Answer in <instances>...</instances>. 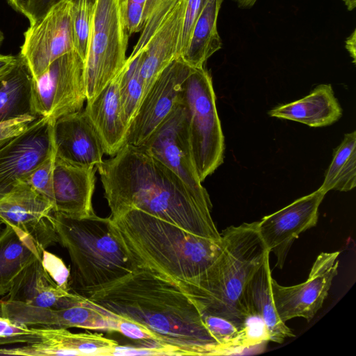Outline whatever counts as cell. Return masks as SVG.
Masks as SVG:
<instances>
[{
  "instance_id": "cell-22",
  "label": "cell",
  "mask_w": 356,
  "mask_h": 356,
  "mask_svg": "<svg viewBox=\"0 0 356 356\" xmlns=\"http://www.w3.org/2000/svg\"><path fill=\"white\" fill-rule=\"evenodd\" d=\"M271 271L268 255L254 273L244 291V304L249 316H257L264 323L268 340L282 343L295 337L279 317L271 289Z\"/></svg>"
},
{
  "instance_id": "cell-19",
  "label": "cell",
  "mask_w": 356,
  "mask_h": 356,
  "mask_svg": "<svg viewBox=\"0 0 356 356\" xmlns=\"http://www.w3.org/2000/svg\"><path fill=\"white\" fill-rule=\"evenodd\" d=\"M185 6L186 0H175L143 51V97L161 72L179 57Z\"/></svg>"
},
{
  "instance_id": "cell-16",
  "label": "cell",
  "mask_w": 356,
  "mask_h": 356,
  "mask_svg": "<svg viewBox=\"0 0 356 356\" xmlns=\"http://www.w3.org/2000/svg\"><path fill=\"white\" fill-rule=\"evenodd\" d=\"M325 195L318 188L258 222V230L267 250L276 257L277 268H282L299 235L316 225L318 208Z\"/></svg>"
},
{
  "instance_id": "cell-29",
  "label": "cell",
  "mask_w": 356,
  "mask_h": 356,
  "mask_svg": "<svg viewBox=\"0 0 356 356\" xmlns=\"http://www.w3.org/2000/svg\"><path fill=\"white\" fill-rule=\"evenodd\" d=\"M143 52L136 57L127 58L120 71L118 92L123 120L129 127L144 95L143 81L140 74Z\"/></svg>"
},
{
  "instance_id": "cell-2",
  "label": "cell",
  "mask_w": 356,
  "mask_h": 356,
  "mask_svg": "<svg viewBox=\"0 0 356 356\" xmlns=\"http://www.w3.org/2000/svg\"><path fill=\"white\" fill-rule=\"evenodd\" d=\"M111 219L137 209L195 235L221 240L212 204L199 199L170 169L140 146L125 144L97 167Z\"/></svg>"
},
{
  "instance_id": "cell-30",
  "label": "cell",
  "mask_w": 356,
  "mask_h": 356,
  "mask_svg": "<svg viewBox=\"0 0 356 356\" xmlns=\"http://www.w3.org/2000/svg\"><path fill=\"white\" fill-rule=\"evenodd\" d=\"M94 0H74L72 28L75 51L85 61L89 40Z\"/></svg>"
},
{
  "instance_id": "cell-31",
  "label": "cell",
  "mask_w": 356,
  "mask_h": 356,
  "mask_svg": "<svg viewBox=\"0 0 356 356\" xmlns=\"http://www.w3.org/2000/svg\"><path fill=\"white\" fill-rule=\"evenodd\" d=\"M56 157L54 152L38 165H37L24 179L26 183L47 197L54 204L53 196V170Z\"/></svg>"
},
{
  "instance_id": "cell-26",
  "label": "cell",
  "mask_w": 356,
  "mask_h": 356,
  "mask_svg": "<svg viewBox=\"0 0 356 356\" xmlns=\"http://www.w3.org/2000/svg\"><path fill=\"white\" fill-rule=\"evenodd\" d=\"M31 71L19 54L13 70L0 82V122L23 116H36L32 102Z\"/></svg>"
},
{
  "instance_id": "cell-28",
  "label": "cell",
  "mask_w": 356,
  "mask_h": 356,
  "mask_svg": "<svg viewBox=\"0 0 356 356\" xmlns=\"http://www.w3.org/2000/svg\"><path fill=\"white\" fill-rule=\"evenodd\" d=\"M356 186V132L346 134L334 149L332 161L319 189L326 194L334 190L346 192Z\"/></svg>"
},
{
  "instance_id": "cell-39",
  "label": "cell",
  "mask_w": 356,
  "mask_h": 356,
  "mask_svg": "<svg viewBox=\"0 0 356 356\" xmlns=\"http://www.w3.org/2000/svg\"><path fill=\"white\" fill-rule=\"evenodd\" d=\"M356 31H353L352 34L346 40L345 47L353 58V63H355L356 58Z\"/></svg>"
},
{
  "instance_id": "cell-25",
  "label": "cell",
  "mask_w": 356,
  "mask_h": 356,
  "mask_svg": "<svg viewBox=\"0 0 356 356\" xmlns=\"http://www.w3.org/2000/svg\"><path fill=\"white\" fill-rule=\"evenodd\" d=\"M222 0H208L192 30L181 58L194 68L203 67L209 58L222 48L217 20Z\"/></svg>"
},
{
  "instance_id": "cell-33",
  "label": "cell",
  "mask_w": 356,
  "mask_h": 356,
  "mask_svg": "<svg viewBox=\"0 0 356 356\" xmlns=\"http://www.w3.org/2000/svg\"><path fill=\"white\" fill-rule=\"evenodd\" d=\"M207 1L186 0L184 25L179 44V57L186 48L193 26Z\"/></svg>"
},
{
  "instance_id": "cell-17",
  "label": "cell",
  "mask_w": 356,
  "mask_h": 356,
  "mask_svg": "<svg viewBox=\"0 0 356 356\" xmlns=\"http://www.w3.org/2000/svg\"><path fill=\"white\" fill-rule=\"evenodd\" d=\"M53 141L56 156L69 163L97 168L104 161L103 144L85 111L57 119Z\"/></svg>"
},
{
  "instance_id": "cell-3",
  "label": "cell",
  "mask_w": 356,
  "mask_h": 356,
  "mask_svg": "<svg viewBox=\"0 0 356 356\" xmlns=\"http://www.w3.org/2000/svg\"><path fill=\"white\" fill-rule=\"evenodd\" d=\"M221 235L222 249L215 261L191 280L175 281L202 315L247 323L245 286L270 252L258 230V222L230 226Z\"/></svg>"
},
{
  "instance_id": "cell-8",
  "label": "cell",
  "mask_w": 356,
  "mask_h": 356,
  "mask_svg": "<svg viewBox=\"0 0 356 356\" xmlns=\"http://www.w3.org/2000/svg\"><path fill=\"white\" fill-rule=\"evenodd\" d=\"M87 99L84 61L74 50L55 60L32 81V102L38 117L56 121L82 110Z\"/></svg>"
},
{
  "instance_id": "cell-32",
  "label": "cell",
  "mask_w": 356,
  "mask_h": 356,
  "mask_svg": "<svg viewBox=\"0 0 356 356\" xmlns=\"http://www.w3.org/2000/svg\"><path fill=\"white\" fill-rule=\"evenodd\" d=\"M41 261L43 268L51 278L60 287L70 291L68 282L70 270L66 267L63 260L44 249L42 253Z\"/></svg>"
},
{
  "instance_id": "cell-40",
  "label": "cell",
  "mask_w": 356,
  "mask_h": 356,
  "mask_svg": "<svg viewBox=\"0 0 356 356\" xmlns=\"http://www.w3.org/2000/svg\"><path fill=\"white\" fill-rule=\"evenodd\" d=\"M239 8H252L257 0H233Z\"/></svg>"
},
{
  "instance_id": "cell-9",
  "label": "cell",
  "mask_w": 356,
  "mask_h": 356,
  "mask_svg": "<svg viewBox=\"0 0 356 356\" xmlns=\"http://www.w3.org/2000/svg\"><path fill=\"white\" fill-rule=\"evenodd\" d=\"M74 0H60L24 33L19 53L36 79L60 56L75 50L72 28Z\"/></svg>"
},
{
  "instance_id": "cell-12",
  "label": "cell",
  "mask_w": 356,
  "mask_h": 356,
  "mask_svg": "<svg viewBox=\"0 0 356 356\" xmlns=\"http://www.w3.org/2000/svg\"><path fill=\"white\" fill-rule=\"evenodd\" d=\"M54 122L38 117L23 132L0 144V199L54 152Z\"/></svg>"
},
{
  "instance_id": "cell-14",
  "label": "cell",
  "mask_w": 356,
  "mask_h": 356,
  "mask_svg": "<svg viewBox=\"0 0 356 356\" xmlns=\"http://www.w3.org/2000/svg\"><path fill=\"white\" fill-rule=\"evenodd\" d=\"M53 212V203L24 181L0 199V222L24 232L43 249L59 243Z\"/></svg>"
},
{
  "instance_id": "cell-36",
  "label": "cell",
  "mask_w": 356,
  "mask_h": 356,
  "mask_svg": "<svg viewBox=\"0 0 356 356\" xmlns=\"http://www.w3.org/2000/svg\"><path fill=\"white\" fill-rule=\"evenodd\" d=\"M32 332L26 324L10 319L8 317L0 316V338H10Z\"/></svg>"
},
{
  "instance_id": "cell-6",
  "label": "cell",
  "mask_w": 356,
  "mask_h": 356,
  "mask_svg": "<svg viewBox=\"0 0 356 356\" xmlns=\"http://www.w3.org/2000/svg\"><path fill=\"white\" fill-rule=\"evenodd\" d=\"M180 100L186 109L194 166L202 182L222 163L225 150L212 79L204 67L193 68L183 84Z\"/></svg>"
},
{
  "instance_id": "cell-41",
  "label": "cell",
  "mask_w": 356,
  "mask_h": 356,
  "mask_svg": "<svg viewBox=\"0 0 356 356\" xmlns=\"http://www.w3.org/2000/svg\"><path fill=\"white\" fill-rule=\"evenodd\" d=\"M348 10H353L356 6V0H342Z\"/></svg>"
},
{
  "instance_id": "cell-15",
  "label": "cell",
  "mask_w": 356,
  "mask_h": 356,
  "mask_svg": "<svg viewBox=\"0 0 356 356\" xmlns=\"http://www.w3.org/2000/svg\"><path fill=\"white\" fill-rule=\"evenodd\" d=\"M0 316L23 323L53 327H79L118 332V318L88 302L83 296L76 303L60 309L0 300Z\"/></svg>"
},
{
  "instance_id": "cell-1",
  "label": "cell",
  "mask_w": 356,
  "mask_h": 356,
  "mask_svg": "<svg viewBox=\"0 0 356 356\" xmlns=\"http://www.w3.org/2000/svg\"><path fill=\"white\" fill-rule=\"evenodd\" d=\"M81 296L146 328L171 355H227L178 284L154 270L138 266L122 278Z\"/></svg>"
},
{
  "instance_id": "cell-18",
  "label": "cell",
  "mask_w": 356,
  "mask_h": 356,
  "mask_svg": "<svg viewBox=\"0 0 356 356\" xmlns=\"http://www.w3.org/2000/svg\"><path fill=\"white\" fill-rule=\"evenodd\" d=\"M96 167L75 165L56 156L53 170L54 212L74 218L95 213Z\"/></svg>"
},
{
  "instance_id": "cell-27",
  "label": "cell",
  "mask_w": 356,
  "mask_h": 356,
  "mask_svg": "<svg viewBox=\"0 0 356 356\" xmlns=\"http://www.w3.org/2000/svg\"><path fill=\"white\" fill-rule=\"evenodd\" d=\"M45 334L60 355H113L118 343L101 334L72 333L63 327H46Z\"/></svg>"
},
{
  "instance_id": "cell-43",
  "label": "cell",
  "mask_w": 356,
  "mask_h": 356,
  "mask_svg": "<svg viewBox=\"0 0 356 356\" xmlns=\"http://www.w3.org/2000/svg\"><path fill=\"white\" fill-rule=\"evenodd\" d=\"M1 223L0 222V225H1Z\"/></svg>"
},
{
  "instance_id": "cell-38",
  "label": "cell",
  "mask_w": 356,
  "mask_h": 356,
  "mask_svg": "<svg viewBox=\"0 0 356 356\" xmlns=\"http://www.w3.org/2000/svg\"><path fill=\"white\" fill-rule=\"evenodd\" d=\"M143 8L151 16L162 0H124Z\"/></svg>"
},
{
  "instance_id": "cell-34",
  "label": "cell",
  "mask_w": 356,
  "mask_h": 356,
  "mask_svg": "<svg viewBox=\"0 0 356 356\" xmlns=\"http://www.w3.org/2000/svg\"><path fill=\"white\" fill-rule=\"evenodd\" d=\"M60 0H18L17 10L33 24Z\"/></svg>"
},
{
  "instance_id": "cell-10",
  "label": "cell",
  "mask_w": 356,
  "mask_h": 356,
  "mask_svg": "<svg viewBox=\"0 0 356 356\" xmlns=\"http://www.w3.org/2000/svg\"><path fill=\"white\" fill-rule=\"evenodd\" d=\"M140 147L175 172L199 199L212 204L194 166L181 100Z\"/></svg>"
},
{
  "instance_id": "cell-20",
  "label": "cell",
  "mask_w": 356,
  "mask_h": 356,
  "mask_svg": "<svg viewBox=\"0 0 356 356\" xmlns=\"http://www.w3.org/2000/svg\"><path fill=\"white\" fill-rule=\"evenodd\" d=\"M42 256L16 277L6 300L33 306L60 309L79 301L82 296L60 287L42 266Z\"/></svg>"
},
{
  "instance_id": "cell-21",
  "label": "cell",
  "mask_w": 356,
  "mask_h": 356,
  "mask_svg": "<svg viewBox=\"0 0 356 356\" xmlns=\"http://www.w3.org/2000/svg\"><path fill=\"white\" fill-rule=\"evenodd\" d=\"M119 74L93 99L86 101L84 110L100 137L105 154L111 156L125 145L128 130L119 97Z\"/></svg>"
},
{
  "instance_id": "cell-23",
  "label": "cell",
  "mask_w": 356,
  "mask_h": 356,
  "mask_svg": "<svg viewBox=\"0 0 356 356\" xmlns=\"http://www.w3.org/2000/svg\"><path fill=\"white\" fill-rule=\"evenodd\" d=\"M268 113L271 117L321 127L338 121L342 116V109L332 86L320 84L303 98L275 107Z\"/></svg>"
},
{
  "instance_id": "cell-24",
  "label": "cell",
  "mask_w": 356,
  "mask_h": 356,
  "mask_svg": "<svg viewBox=\"0 0 356 356\" xmlns=\"http://www.w3.org/2000/svg\"><path fill=\"white\" fill-rule=\"evenodd\" d=\"M43 250L24 232L6 225L0 233V296L9 292L16 277Z\"/></svg>"
},
{
  "instance_id": "cell-37",
  "label": "cell",
  "mask_w": 356,
  "mask_h": 356,
  "mask_svg": "<svg viewBox=\"0 0 356 356\" xmlns=\"http://www.w3.org/2000/svg\"><path fill=\"white\" fill-rule=\"evenodd\" d=\"M19 61V54H0V82L3 81L15 67Z\"/></svg>"
},
{
  "instance_id": "cell-5",
  "label": "cell",
  "mask_w": 356,
  "mask_h": 356,
  "mask_svg": "<svg viewBox=\"0 0 356 356\" xmlns=\"http://www.w3.org/2000/svg\"><path fill=\"white\" fill-rule=\"evenodd\" d=\"M52 221L70 257V292L82 296L101 289L138 267L110 217L94 213L74 218L53 212Z\"/></svg>"
},
{
  "instance_id": "cell-4",
  "label": "cell",
  "mask_w": 356,
  "mask_h": 356,
  "mask_svg": "<svg viewBox=\"0 0 356 356\" xmlns=\"http://www.w3.org/2000/svg\"><path fill=\"white\" fill-rule=\"evenodd\" d=\"M111 220L138 266L154 270L175 281L200 275L222 249V240L195 235L137 209Z\"/></svg>"
},
{
  "instance_id": "cell-13",
  "label": "cell",
  "mask_w": 356,
  "mask_h": 356,
  "mask_svg": "<svg viewBox=\"0 0 356 356\" xmlns=\"http://www.w3.org/2000/svg\"><path fill=\"white\" fill-rule=\"evenodd\" d=\"M193 68L177 58L161 72L129 125L125 144L140 146L172 112L180 101L183 84Z\"/></svg>"
},
{
  "instance_id": "cell-11",
  "label": "cell",
  "mask_w": 356,
  "mask_h": 356,
  "mask_svg": "<svg viewBox=\"0 0 356 356\" xmlns=\"http://www.w3.org/2000/svg\"><path fill=\"white\" fill-rule=\"evenodd\" d=\"M339 252H322L316 259L307 280L299 284L284 286L273 277L271 289L280 318L287 321L302 317L311 321L321 308L333 279L338 273Z\"/></svg>"
},
{
  "instance_id": "cell-35",
  "label": "cell",
  "mask_w": 356,
  "mask_h": 356,
  "mask_svg": "<svg viewBox=\"0 0 356 356\" xmlns=\"http://www.w3.org/2000/svg\"><path fill=\"white\" fill-rule=\"evenodd\" d=\"M36 116H23L0 122V144L23 132Z\"/></svg>"
},
{
  "instance_id": "cell-7",
  "label": "cell",
  "mask_w": 356,
  "mask_h": 356,
  "mask_svg": "<svg viewBox=\"0 0 356 356\" xmlns=\"http://www.w3.org/2000/svg\"><path fill=\"white\" fill-rule=\"evenodd\" d=\"M124 0H94L84 61L86 101L93 99L119 73L127 60L129 34Z\"/></svg>"
},
{
  "instance_id": "cell-42",
  "label": "cell",
  "mask_w": 356,
  "mask_h": 356,
  "mask_svg": "<svg viewBox=\"0 0 356 356\" xmlns=\"http://www.w3.org/2000/svg\"><path fill=\"white\" fill-rule=\"evenodd\" d=\"M3 39H4L3 33L2 32V31L0 29V49L1 47Z\"/></svg>"
}]
</instances>
